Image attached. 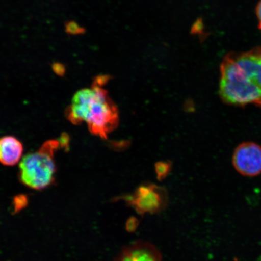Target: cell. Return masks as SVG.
<instances>
[{
  "mask_svg": "<svg viewBox=\"0 0 261 261\" xmlns=\"http://www.w3.org/2000/svg\"><path fill=\"white\" fill-rule=\"evenodd\" d=\"M220 73L219 93L223 102L261 107V47L228 54Z\"/></svg>",
  "mask_w": 261,
  "mask_h": 261,
  "instance_id": "cell-1",
  "label": "cell"
},
{
  "mask_svg": "<svg viewBox=\"0 0 261 261\" xmlns=\"http://www.w3.org/2000/svg\"><path fill=\"white\" fill-rule=\"evenodd\" d=\"M109 80L100 75L90 88L77 91L65 112L70 122L74 125L86 123L93 135L102 139H106L119 122L118 110L103 88Z\"/></svg>",
  "mask_w": 261,
  "mask_h": 261,
  "instance_id": "cell-2",
  "label": "cell"
},
{
  "mask_svg": "<svg viewBox=\"0 0 261 261\" xmlns=\"http://www.w3.org/2000/svg\"><path fill=\"white\" fill-rule=\"evenodd\" d=\"M65 136L60 140L45 142L40 149L29 153L22 158L19 165L20 181L31 189H43L51 185L56 172L55 154L60 146L64 145Z\"/></svg>",
  "mask_w": 261,
  "mask_h": 261,
  "instance_id": "cell-3",
  "label": "cell"
},
{
  "mask_svg": "<svg viewBox=\"0 0 261 261\" xmlns=\"http://www.w3.org/2000/svg\"><path fill=\"white\" fill-rule=\"evenodd\" d=\"M233 165L238 172L247 177L261 173V146L253 142H244L234 151Z\"/></svg>",
  "mask_w": 261,
  "mask_h": 261,
  "instance_id": "cell-4",
  "label": "cell"
},
{
  "mask_svg": "<svg viewBox=\"0 0 261 261\" xmlns=\"http://www.w3.org/2000/svg\"><path fill=\"white\" fill-rule=\"evenodd\" d=\"M165 195L164 189L154 185H144L137 189L135 194L127 197L126 200L143 213L159 210L164 203Z\"/></svg>",
  "mask_w": 261,
  "mask_h": 261,
  "instance_id": "cell-5",
  "label": "cell"
},
{
  "mask_svg": "<svg viewBox=\"0 0 261 261\" xmlns=\"http://www.w3.org/2000/svg\"><path fill=\"white\" fill-rule=\"evenodd\" d=\"M23 146L19 140L13 136L0 138V163L5 166H14L20 161Z\"/></svg>",
  "mask_w": 261,
  "mask_h": 261,
  "instance_id": "cell-6",
  "label": "cell"
},
{
  "mask_svg": "<svg viewBox=\"0 0 261 261\" xmlns=\"http://www.w3.org/2000/svg\"><path fill=\"white\" fill-rule=\"evenodd\" d=\"M120 261H160V259L158 254L150 247L138 246L124 252Z\"/></svg>",
  "mask_w": 261,
  "mask_h": 261,
  "instance_id": "cell-7",
  "label": "cell"
},
{
  "mask_svg": "<svg viewBox=\"0 0 261 261\" xmlns=\"http://www.w3.org/2000/svg\"><path fill=\"white\" fill-rule=\"evenodd\" d=\"M156 175L159 179H163L169 174L171 169V163L169 162H159L155 165Z\"/></svg>",
  "mask_w": 261,
  "mask_h": 261,
  "instance_id": "cell-8",
  "label": "cell"
},
{
  "mask_svg": "<svg viewBox=\"0 0 261 261\" xmlns=\"http://www.w3.org/2000/svg\"><path fill=\"white\" fill-rule=\"evenodd\" d=\"M65 31L68 35H83L86 32V29L81 27L79 24L74 21H67L65 23Z\"/></svg>",
  "mask_w": 261,
  "mask_h": 261,
  "instance_id": "cell-9",
  "label": "cell"
},
{
  "mask_svg": "<svg viewBox=\"0 0 261 261\" xmlns=\"http://www.w3.org/2000/svg\"><path fill=\"white\" fill-rule=\"evenodd\" d=\"M52 69L58 76H63L65 73V65L60 63H55L52 64Z\"/></svg>",
  "mask_w": 261,
  "mask_h": 261,
  "instance_id": "cell-10",
  "label": "cell"
},
{
  "mask_svg": "<svg viewBox=\"0 0 261 261\" xmlns=\"http://www.w3.org/2000/svg\"><path fill=\"white\" fill-rule=\"evenodd\" d=\"M256 16L257 20V26H258V28L259 30L261 31V0L257 3L256 7Z\"/></svg>",
  "mask_w": 261,
  "mask_h": 261,
  "instance_id": "cell-11",
  "label": "cell"
}]
</instances>
